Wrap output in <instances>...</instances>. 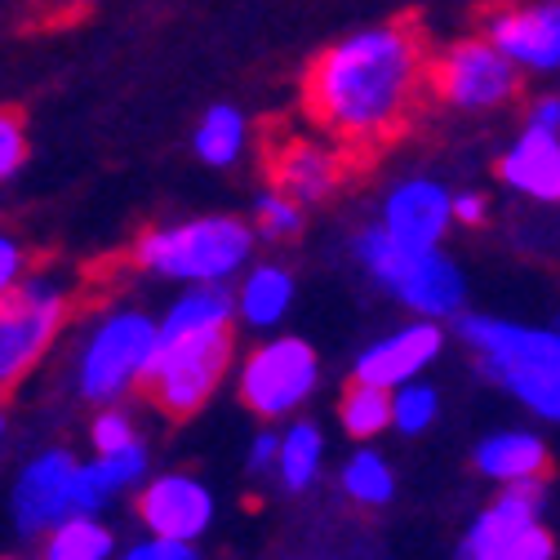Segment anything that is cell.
Wrapping results in <instances>:
<instances>
[{"label": "cell", "mask_w": 560, "mask_h": 560, "mask_svg": "<svg viewBox=\"0 0 560 560\" xmlns=\"http://www.w3.org/2000/svg\"><path fill=\"white\" fill-rule=\"evenodd\" d=\"M290 303H294V276L290 271H280V267H258L249 280H245V290H241V299H236V307H241V316L249 320V325H276L280 316L290 312Z\"/></svg>", "instance_id": "21"}, {"label": "cell", "mask_w": 560, "mask_h": 560, "mask_svg": "<svg viewBox=\"0 0 560 560\" xmlns=\"http://www.w3.org/2000/svg\"><path fill=\"white\" fill-rule=\"evenodd\" d=\"M0 436H5V413H0Z\"/></svg>", "instance_id": "35"}, {"label": "cell", "mask_w": 560, "mask_h": 560, "mask_svg": "<svg viewBox=\"0 0 560 560\" xmlns=\"http://www.w3.org/2000/svg\"><path fill=\"white\" fill-rule=\"evenodd\" d=\"M67 299L54 280H19V285L0 299V400H5L27 370L45 357V347L54 342L62 325Z\"/></svg>", "instance_id": "6"}, {"label": "cell", "mask_w": 560, "mask_h": 560, "mask_svg": "<svg viewBox=\"0 0 560 560\" xmlns=\"http://www.w3.org/2000/svg\"><path fill=\"white\" fill-rule=\"evenodd\" d=\"M245 133H249V125H245L241 107H232V103L209 107L200 116V125H196V156L205 165L223 170V165H232L245 152Z\"/></svg>", "instance_id": "20"}, {"label": "cell", "mask_w": 560, "mask_h": 560, "mask_svg": "<svg viewBox=\"0 0 560 560\" xmlns=\"http://www.w3.org/2000/svg\"><path fill=\"white\" fill-rule=\"evenodd\" d=\"M320 450H325V441H320V432H316L312 423H294L285 436H280L271 467L280 471L285 489H307V485L316 480V471H320Z\"/></svg>", "instance_id": "22"}, {"label": "cell", "mask_w": 560, "mask_h": 560, "mask_svg": "<svg viewBox=\"0 0 560 560\" xmlns=\"http://www.w3.org/2000/svg\"><path fill=\"white\" fill-rule=\"evenodd\" d=\"M441 342H445V334H441L432 320L405 325V329H396V334L378 338L374 347H365L352 378H357V383H370V387L392 392V387L409 383L413 374H423V370L441 357Z\"/></svg>", "instance_id": "12"}, {"label": "cell", "mask_w": 560, "mask_h": 560, "mask_svg": "<svg viewBox=\"0 0 560 560\" xmlns=\"http://www.w3.org/2000/svg\"><path fill=\"white\" fill-rule=\"evenodd\" d=\"M228 361L232 325H156V347L138 378L156 409L187 418L214 396Z\"/></svg>", "instance_id": "3"}, {"label": "cell", "mask_w": 560, "mask_h": 560, "mask_svg": "<svg viewBox=\"0 0 560 560\" xmlns=\"http://www.w3.org/2000/svg\"><path fill=\"white\" fill-rule=\"evenodd\" d=\"M148 471V454L138 441L112 450V454H98L94 463H77V480H72V508L77 516H94L98 508H107L116 499V489H129L133 480H143Z\"/></svg>", "instance_id": "18"}, {"label": "cell", "mask_w": 560, "mask_h": 560, "mask_svg": "<svg viewBox=\"0 0 560 560\" xmlns=\"http://www.w3.org/2000/svg\"><path fill=\"white\" fill-rule=\"evenodd\" d=\"M112 556V534L94 516H72L54 525V538L45 547V560H107Z\"/></svg>", "instance_id": "24"}, {"label": "cell", "mask_w": 560, "mask_h": 560, "mask_svg": "<svg viewBox=\"0 0 560 560\" xmlns=\"http://www.w3.org/2000/svg\"><path fill=\"white\" fill-rule=\"evenodd\" d=\"M357 254L370 267V276H378V285H387L409 312L450 316L463 307L467 280L436 245H405L383 228H370L357 241Z\"/></svg>", "instance_id": "5"}, {"label": "cell", "mask_w": 560, "mask_h": 560, "mask_svg": "<svg viewBox=\"0 0 560 560\" xmlns=\"http://www.w3.org/2000/svg\"><path fill=\"white\" fill-rule=\"evenodd\" d=\"M525 125H538V129H556L560 133V103H556V94H542L534 107H529V120Z\"/></svg>", "instance_id": "33"}, {"label": "cell", "mask_w": 560, "mask_h": 560, "mask_svg": "<svg viewBox=\"0 0 560 560\" xmlns=\"http://www.w3.org/2000/svg\"><path fill=\"white\" fill-rule=\"evenodd\" d=\"M458 334L480 357V370L503 383L525 409L556 423L560 418V338L556 329H529L494 316H463Z\"/></svg>", "instance_id": "2"}, {"label": "cell", "mask_w": 560, "mask_h": 560, "mask_svg": "<svg viewBox=\"0 0 560 560\" xmlns=\"http://www.w3.org/2000/svg\"><path fill=\"white\" fill-rule=\"evenodd\" d=\"M450 228V191L436 178H409L383 205V232L405 245H436Z\"/></svg>", "instance_id": "15"}, {"label": "cell", "mask_w": 560, "mask_h": 560, "mask_svg": "<svg viewBox=\"0 0 560 560\" xmlns=\"http://www.w3.org/2000/svg\"><path fill=\"white\" fill-rule=\"evenodd\" d=\"M342 489H347V499H357L365 508H383L396 494V476L374 450H361L352 463L342 467Z\"/></svg>", "instance_id": "25"}, {"label": "cell", "mask_w": 560, "mask_h": 560, "mask_svg": "<svg viewBox=\"0 0 560 560\" xmlns=\"http://www.w3.org/2000/svg\"><path fill=\"white\" fill-rule=\"evenodd\" d=\"M276 445H280V436H276V432H262V436L254 441V450H249V467H254V471H267V467L276 463Z\"/></svg>", "instance_id": "34"}, {"label": "cell", "mask_w": 560, "mask_h": 560, "mask_svg": "<svg viewBox=\"0 0 560 560\" xmlns=\"http://www.w3.org/2000/svg\"><path fill=\"white\" fill-rule=\"evenodd\" d=\"M77 5H94V0H77Z\"/></svg>", "instance_id": "36"}, {"label": "cell", "mask_w": 560, "mask_h": 560, "mask_svg": "<svg viewBox=\"0 0 560 560\" xmlns=\"http://www.w3.org/2000/svg\"><path fill=\"white\" fill-rule=\"evenodd\" d=\"M129 441H138V436H133V428H129L125 413L107 409L98 423H94V450H98V454H112V450H120V445H129Z\"/></svg>", "instance_id": "29"}, {"label": "cell", "mask_w": 560, "mask_h": 560, "mask_svg": "<svg viewBox=\"0 0 560 560\" xmlns=\"http://www.w3.org/2000/svg\"><path fill=\"white\" fill-rule=\"evenodd\" d=\"M19 280H23V249L14 236L0 232V299H5Z\"/></svg>", "instance_id": "31"}, {"label": "cell", "mask_w": 560, "mask_h": 560, "mask_svg": "<svg viewBox=\"0 0 560 560\" xmlns=\"http://www.w3.org/2000/svg\"><path fill=\"white\" fill-rule=\"evenodd\" d=\"M450 219H458V223H467V228H480V223H485V196H476V191L450 196Z\"/></svg>", "instance_id": "32"}, {"label": "cell", "mask_w": 560, "mask_h": 560, "mask_svg": "<svg viewBox=\"0 0 560 560\" xmlns=\"http://www.w3.org/2000/svg\"><path fill=\"white\" fill-rule=\"evenodd\" d=\"M538 512H542V480L538 476L512 480L508 494L476 516L471 534L458 547V560H499L529 525H538Z\"/></svg>", "instance_id": "14"}, {"label": "cell", "mask_w": 560, "mask_h": 560, "mask_svg": "<svg viewBox=\"0 0 560 560\" xmlns=\"http://www.w3.org/2000/svg\"><path fill=\"white\" fill-rule=\"evenodd\" d=\"M72 480H77V458L67 450H49L36 463L23 467L14 485V521L23 534L54 529L62 521H72Z\"/></svg>", "instance_id": "11"}, {"label": "cell", "mask_w": 560, "mask_h": 560, "mask_svg": "<svg viewBox=\"0 0 560 560\" xmlns=\"http://www.w3.org/2000/svg\"><path fill=\"white\" fill-rule=\"evenodd\" d=\"M249 245H254V236L241 219L214 214V219H191V223L148 232L138 241L133 258H138V267H148L152 276H165V280L223 285L232 271L245 267Z\"/></svg>", "instance_id": "4"}, {"label": "cell", "mask_w": 560, "mask_h": 560, "mask_svg": "<svg viewBox=\"0 0 560 560\" xmlns=\"http://www.w3.org/2000/svg\"><path fill=\"white\" fill-rule=\"evenodd\" d=\"M476 467L489 480H534L547 471V445L529 432H499V436H485L476 450Z\"/></svg>", "instance_id": "19"}, {"label": "cell", "mask_w": 560, "mask_h": 560, "mask_svg": "<svg viewBox=\"0 0 560 560\" xmlns=\"http://www.w3.org/2000/svg\"><path fill=\"white\" fill-rule=\"evenodd\" d=\"M152 347H156V320H148L143 312L107 316L81 357V396L98 405L116 400L129 383H138Z\"/></svg>", "instance_id": "7"}, {"label": "cell", "mask_w": 560, "mask_h": 560, "mask_svg": "<svg viewBox=\"0 0 560 560\" xmlns=\"http://www.w3.org/2000/svg\"><path fill=\"white\" fill-rule=\"evenodd\" d=\"M299 228H303L299 200L280 196V191H267V196L258 200V232H262V236H294Z\"/></svg>", "instance_id": "27"}, {"label": "cell", "mask_w": 560, "mask_h": 560, "mask_svg": "<svg viewBox=\"0 0 560 560\" xmlns=\"http://www.w3.org/2000/svg\"><path fill=\"white\" fill-rule=\"evenodd\" d=\"M423 85V32L413 19H396L325 45L303 77V107L338 148L374 152L409 125Z\"/></svg>", "instance_id": "1"}, {"label": "cell", "mask_w": 560, "mask_h": 560, "mask_svg": "<svg viewBox=\"0 0 560 560\" xmlns=\"http://www.w3.org/2000/svg\"><path fill=\"white\" fill-rule=\"evenodd\" d=\"M27 161V125L19 112H0V178H14Z\"/></svg>", "instance_id": "28"}, {"label": "cell", "mask_w": 560, "mask_h": 560, "mask_svg": "<svg viewBox=\"0 0 560 560\" xmlns=\"http://www.w3.org/2000/svg\"><path fill=\"white\" fill-rule=\"evenodd\" d=\"M338 418H342L347 436L370 441V436H378L383 428H392V392H383V387H370V383H357V378H352V387L342 392Z\"/></svg>", "instance_id": "23"}, {"label": "cell", "mask_w": 560, "mask_h": 560, "mask_svg": "<svg viewBox=\"0 0 560 560\" xmlns=\"http://www.w3.org/2000/svg\"><path fill=\"white\" fill-rule=\"evenodd\" d=\"M120 560H200V556H196L191 542H183V538H152V542L129 547Z\"/></svg>", "instance_id": "30"}, {"label": "cell", "mask_w": 560, "mask_h": 560, "mask_svg": "<svg viewBox=\"0 0 560 560\" xmlns=\"http://www.w3.org/2000/svg\"><path fill=\"white\" fill-rule=\"evenodd\" d=\"M432 418H436V392L423 383H400V392L392 396V423L400 432L418 436L432 428Z\"/></svg>", "instance_id": "26"}, {"label": "cell", "mask_w": 560, "mask_h": 560, "mask_svg": "<svg viewBox=\"0 0 560 560\" xmlns=\"http://www.w3.org/2000/svg\"><path fill=\"white\" fill-rule=\"evenodd\" d=\"M516 72H556L560 67V5L529 0V5H499L485 14V32Z\"/></svg>", "instance_id": "10"}, {"label": "cell", "mask_w": 560, "mask_h": 560, "mask_svg": "<svg viewBox=\"0 0 560 560\" xmlns=\"http://www.w3.org/2000/svg\"><path fill=\"white\" fill-rule=\"evenodd\" d=\"M499 174L512 191L551 205L560 196V133L556 129H538L525 125V133L508 148V156L499 161Z\"/></svg>", "instance_id": "16"}, {"label": "cell", "mask_w": 560, "mask_h": 560, "mask_svg": "<svg viewBox=\"0 0 560 560\" xmlns=\"http://www.w3.org/2000/svg\"><path fill=\"white\" fill-rule=\"evenodd\" d=\"M338 178H342L338 152L325 148V143H312V138H294V143H285V148L271 156V183H276V191L299 200V205L329 196L338 187Z\"/></svg>", "instance_id": "17"}, {"label": "cell", "mask_w": 560, "mask_h": 560, "mask_svg": "<svg viewBox=\"0 0 560 560\" xmlns=\"http://www.w3.org/2000/svg\"><path fill=\"white\" fill-rule=\"evenodd\" d=\"M316 378H320V361L303 338H271L245 361L241 396L254 413L280 418V413H294L312 396Z\"/></svg>", "instance_id": "9"}, {"label": "cell", "mask_w": 560, "mask_h": 560, "mask_svg": "<svg viewBox=\"0 0 560 560\" xmlns=\"http://www.w3.org/2000/svg\"><path fill=\"white\" fill-rule=\"evenodd\" d=\"M428 81L450 107L463 112H494L521 90V72L485 36L450 45L428 67Z\"/></svg>", "instance_id": "8"}, {"label": "cell", "mask_w": 560, "mask_h": 560, "mask_svg": "<svg viewBox=\"0 0 560 560\" xmlns=\"http://www.w3.org/2000/svg\"><path fill=\"white\" fill-rule=\"evenodd\" d=\"M138 516L156 538H200L205 525L214 521V499L196 476H161L143 489L138 499Z\"/></svg>", "instance_id": "13"}]
</instances>
